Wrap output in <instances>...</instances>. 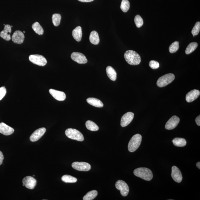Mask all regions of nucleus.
<instances>
[{"instance_id": "nucleus-25", "label": "nucleus", "mask_w": 200, "mask_h": 200, "mask_svg": "<svg viewBox=\"0 0 200 200\" xmlns=\"http://www.w3.org/2000/svg\"><path fill=\"white\" fill-rule=\"evenodd\" d=\"M32 28L36 34L39 35H42L44 33V30L43 27L40 25L39 22H36L33 24Z\"/></svg>"}, {"instance_id": "nucleus-20", "label": "nucleus", "mask_w": 200, "mask_h": 200, "mask_svg": "<svg viewBox=\"0 0 200 200\" xmlns=\"http://www.w3.org/2000/svg\"><path fill=\"white\" fill-rule=\"evenodd\" d=\"M72 34L76 41L77 42H80L81 40L82 36L81 27L78 26L76 27L72 31Z\"/></svg>"}, {"instance_id": "nucleus-4", "label": "nucleus", "mask_w": 200, "mask_h": 200, "mask_svg": "<svg viewBox=\"0 0 200 200\" xmlns=\"http://www.w3.org/2000/svg\"><path fill=\"white\" fill-rule=\"evenodd\" d=\"M175 79V76L172 73H168L159 77L157 82V85L158 87L162 88L165 87L171 83Z\"/></svg>"}, {"instance_id": "nucleus-19", "label": "nucleus", "mask_w": 200, "mask_h": 200, "mask_svg": "<svg viewBox=\"0 0 200 200\" xmlns=\"http://www.w3.org/2000/svg\"><path fill=\"white\" fill-rule=\"evenodd\" d=\"M11 32V25H5L4 30L0 33V37L7 41H9L11 39L10 34Z\"/></svg>"}, {"instance_id": "nucleus-8", "label": "nucleus", "mask_w": 200, "mask_h": 200, "mask_svg": "<svg viewBox=\"0 0 200 200\" xmlns=\"http://www.w3.org/2000/svg\"><path fill=\"white\" fill-rule=\"evenodd\" d=\"M72 166L75 170L79 171H88L91 169V165L85 162H74L72 163Z\"/></svg>"}, {"instance_id": "nucleus-29", "label": "nucleus", "mask_w": 200, "mask_h": 200, "mask_svg": "<svg viewBox=\"0 0 200 200\" xmlns=\"http://www.w3.org/2000/svg\"><path fill=\"white\" fill-rule=\"evenodd\" d=\"M62 180L65 183H74L77 181V179L76 177L69 175H65L63 176L61 178Z\"/></svg>"}, {"instance_id": "nucleus-6", "label": "nucleus", "mask_w": 200, "mask_h": 200, "mask_svg": "<svg viewBox=\"0 0 200 200\" xmlns=\"http://www.w3.org/2000/svg\"><path fill=\"white\" fill-rule=\"evenodd\" d=\"M29 60L32 63L40 66H44L47 63L46 58L41 55H30L29 56Z\"/></svg>"}, {"instance_id": "nucleus-27", "label": "nucleus", "mask_w": 200, "mask_h": 200, "mask_svg": "<svg viewBox=\"0 0 200 200\" xmlns=\"http://www.w3.org/2000/svg\"><path fill=\"white\" fill-rule=\"evenodd\" d=\"M98 193L97 191L93 190L88 192L87 194L84 196V200H92L95 199L97 196Z\"/></svg>"}, {"instance_id": "nucleus-37", "label": "nucleus", "mask_w": 200, "mask_h": 200, "mask_svg": "<svg viewBox=\"0 0 200 200\" xmlns=\"http://www.w3.org/2000/svg\"><path fill=\"white\" fill-rule=\"evenodd\" d=\"M3 159H4V156L3 155L2 152L0 151V165L2 163Z\"/></svg>"}, {"instance_id": "nucleus-10", "label": "nucleus", "mask_w": 200, "mask_h": 200, "mask_svg": "<svg viewBox=\"0 0 200 200\" xmlns=\"http://www.w3.org/2000/svg\"><path fill=\"white\" fill-rule=\"evenodd\" d=\"M134 116V113L131 112H128L123 115L120 121V125L121 127H125L129 125L133 120Z\"/></svg>"}, {"instance_id": "nucleus-11", "label": "nucleus", "mask_w": 200, "mask_h": 200, "mask_svg": "<svg viewBox=\"0 0 200 200\" xmlns=\"http://www.w3.org/2000/svg\"><path fill=\"white\" fill-rule=\"evenodd\" d=\"M71 58L73 61L79 64H85L88 62L85 56L81 53L73 52L71 54Z\"/></svg>"}, {"instance_id": "nucleus-12", "label": "nucleus", "mask_w": 200, "mask_h": 200, "mask_svg": "<svg viewBox=\"0 0 200 200\" xmlns=\"http://www.w3.org/2000/svg\"><path fill=\"white\" fill-rule=\"evenodd\" d=\"M46 131V129L45 127L37 129L30 136V141L32 142H34L39 140L44 135Z\"/></svg>"}, {"instance_id": "nucleus-17", "label": "nucleus", "mask_w": 200, "mask_h": 200, "mask_svg": "<svg viewBox=\"0 0 200 200\" xmlns=\"http://www.w3.org/2000/svg\"><path fill=\"white\" fill-rule=\"evenodd\" d=\"M200 92L199 90L194 89L190 91L186 95V100L188 102H191L199 97Z\"/></svg>"}, {"instance_id": "nucleus-41", "label": "nucleus", "mask_w": 200, "mask_h": 200, "mask_svg": "<svg viewBox=\"0 0 200 200\" xmlns=\"http://www.w3.org/2000/svg\"><path fill=\"white\" fill-rule=\"evenodd\" d=\"M23 33H25V31H24Z\"/></svg>"}, {"instance_id": "nucleus-3", "label": "nucleus", "mask_w": 200, "mask_h": 200, "mask_svg": "<svg viewBox=\"0 0 200 200\" xmlns=\"http://www.w3.org/2000/svg\"><path fill=\"white\" fill-rule=\"evenodd\" d=\"M142 136L139 134L134 135L129 141L128 149L130 152H133L135 151L139 147L142 142Z\"/></svg>"}, {"instance_id": "nucleus-18", "label": "nucleus", "mask_w": 200, "mask_h": 200, "mask_svg": "<svg viewBox=\"0 0 200 200\" xmlns=\"http://www.w3.org/2000/svg\"><path fill=\"white\" fill-rule=\"evenodd\" d=\"M14 132V129L11 127L3 122L0 123V133L5 135L8 136L11 135L13 134Z\"/></svg>"}, {"instance_id": "nucleus-15", "label": "nucleus", "mask_w": 200, "mask_h": 200, "mask_svg": "<svg viewBox=\"0 0 200 200\" xmlns=\"http://www.w3.org/2000/svg\"><path fill=\"white\" fill-rule=\"evenodd\" d=\"M25 36L23 32L20 30H16L14 33L12 37V40L14 43L15 44H20L23 43Z\"/></svg>"}, {"instance_id": "nucleus-26", "label": "nucleus", "mask_w": 200, "mask_h": 200, "mask_svg": "<svg viewBox=\"0 0 200 200\" xmlns=\"http://www.w3.org/2000/svg\"><path fill=\"white\" fill-rule=\"evenodd\" d=\"M86 126L88 130L92 131H96L99 130V128L96 124L91 120H88L86 122Z\"/></svg>"}, {"instance_id": "nucleus-28", "label": "nucleus", "mask_w": 200, "mask_h": 200, "mask_svg": "<svg viewBox=\"0 0 200 200\" xmlns=\"http://www.w3.org/2000/svg\"><path fill=\"white\" fill-rule=\"evenodd\" d=\"M198 44L196 42H192L190 43L186 48L185 53L186 54L188 55L193 52L198 47Z\"/></svg>"}, {"instance_id": "nucleus-35", "label": "nucleus", "mask_w": 200, "mask_h": 200, "mask_svg": "<svg viewBox=\"0 0 200 200\" xmlns=\"http://www.w3.org/2000/svg\"><path fill=\"white\" fill-rule=\"evenodd\" d=\"M149 65L150 67L153 70H156L159 67V64L158 62L153 60L149 62Z\"/></svg>"}, {"instance_id": "nucleus-22", "label": "nucleus", "mask_w": 200, "mask_h": 200, "mask_svg": "<svg viewBox=\"0 0 200 200\" xmlns=\"http://www.w3.org/2000/svg\"><path fill=\"white\" fill-rule=\"evenodd\" d=\"M107 75L111 80L115 81L117 78V73L114 69L111 66H108L106 68Z\"/></svg>"}, {"instance_id": "nucleus-9", "label": "nucleus", "mask_w": 200, "mask_h": 200, "mask_svg": "<svg viewBox=\"0 0 200 200\" xmlns=\"http://www.w3.org/2000/svg\"><path fill=\"white\" fill-rule=\"evenodd\" d=\"M23 185L29 189H33L37 185V180L33 177L27 176L24 177L23 180Z\"/></svg>"}, {"instance_id": "nucleus-2", "label": "nucleus", "mask_w": 200, "mask_h": 200, "mask_svg": "<svg viewBox=\"0 0 200 200\" xmlns=\"http://www.w3.org/2000/svg\"><path fill=\"white\" fill-rule=\"evenodd\" d=\"M134 173L136 176L146 181L151 180L153 177L152 172L151 170L146 168L136 169L134 170Z\"/></svg>"}, {"instance_id": "nucleus-14", "label": "nucleus", "mask_w": 200, "mask_h": 200, "mask_svg": "<svg viewBox=\"0 0 200 200\" xmlns=\"http://www.w3.org/2000/svg\"><path fill=\"white\" fill-rule=\"evenodd\" d=\"M171 176L176 182H181L182 180V173L179 169L176 166H174L172 167Z\"/></svg>"}, {"instance_id": "nucleus-13", "label": "nucleus", "mask_w": 200, "mask_h": 200, "mask_svg": "<svg viewBox=\"0 0 200 200\" xmlns=\"http://www.w3.org/2000/svg\"><path fill=\"white\" fill-rule=\"evenodd\" d=\"M180 119L177 116H172L165 125V129L167 130H172L177 127L178 125Z\"/></svg>"}, {"instance_id": "nucleus-40", "label": "nucleus", "mask_w": 200, "mask_h": 200, "mask_svg": "<svg viewBox=\"0 0 200 200\" xmlns=\"http://www.w3.org/2000/svg\"><path fill=\"white\" fill-rule=\"evenodd\" d=\"M196 166L198 167L199 169H200V162H198L196 163Z\"/></svg>"}, {"instance_id": "nucleus-5", "label": "nucleus", "mask_w": 200, "mask_h": 200, "mask_svg": "<svg viewBox=\"0 0 200 200\" xmlns=\"http://www.w3.org/2000/svg\"><path fill=\"white\" fill-rule=\"evenodd\" d=\"M65 134L69 138L79 141H84L83 135L78 130L75 129L69 128L65 131Z\"/></svg>"}, {"instance_id": "nucleus-23", "label": "nucleus", "mask_w": 200, "mask_h": 200, "mask_svg": "<svg viewBox=\"0 0 200 200\" xmlns=\"http://www.w3.org/2000/svg\"><path fill=\"white\" fill-rule=\"evenodd\" d=\"M89 40L92 44L96 45L99 43V34L96 31H93L91 33L89 36Z\"/></svg>"}, {"instance_id": "nucleus-38", "label": "nucleus", "mask_w": 200, "mask_h": 200, "mask_svg": "<svg viewBox=\"0 0 200 200\" xmlns=\"http://www.w3.org/2000/svg\"><path fill=\"white\" fill-rule=\"evenodd\" d=\"M195 121L196 124L198 126H200V116L199 115V116H198L197 118H196L195 120Z\"/></svg>"}, {"instance_id": "nucleus-30", "label": "nucleus", "mask_w": 200, "mask_h": 200, "mask_svg": "<svg viewBox=\"0 0 200 200\" xmlns=\"http://www.w3.org/2000/svg\"><path fill=\"white\" fill-rule=\"evenodd\" d=\"M61 20V16L59 14L55 13L52 15V22L55 26L58 27L60 25Z\"/></svg>"}, {"instance_id": "nucleus-7", "label": "nucleus", "mask_w": 200, "mask_h": 200, "mask_svg": "<svg viewBox=\"0 0 200 200\" xmlns=\"http://www.w3.org/2000/svg\"><path fill=\"white\" fill-rule=\"evenodd\" d=\"M116 189L120 190V194L122 196L127 195L129 192V188L128 185L125 181L122 180H118L115 184Z\"/></svg>"}, {"instance_id": "nucleus-31", "label": "nucleus", "mask_w": 200, "mask_h": 200, "mask_svg": "<svg viewBox=\"0 0 200 200\" xmlns=\"http://www.w3.org/2000/svg\"><path fill=\"white\" fill-rule=\"evenodd\" d=\"M130 8V3L128 0H122L120 8L124 12H127Z\"/></svg>"}, {"instance_id": "nucleus-32", "label": "nucleus", "mask_w": 200, "mask_h": 200, "mask_svg": "<svg viewBox=\"0 0 200 200\" xmlns=\"http://www.w3.org/2000/svg\"><path fill=\"white\" fill-rule=\"evenodd\" d=\"M179 48V43L178 41H175L170 45L169 50L170 53H174L178 51Z\"/></svg>"}, {"instance_id": "nucleus-24", "label": "nucleus", "mask_w": 200, "mask_h": 200, "mask_svg": "<svg viewBox=\"0 0 200 200\" xmlns=\"http://www.w3.org/2000/svg\"><path fill=\"white\" fill-rule=\"evenodd\" d=\"M172 142L174 145L177 147H184L187 144V141L186 140L182 138H175L172 141Z\"/></svg>"}, {"instance_id": "nucleus-1", "label": "nucleus", "mask_w": 200, "mask_h": 200, "mask_svg": "<svg viewBox=\"0 0 200 200\" xmlns=\"http://www.w3.org/2000/svg\"><path fill=\"white\" fill-rule=\"evenodd\" d=\"M126 61L130 65H139L141 62V58L139 55L132 50H128L124 54Z\"/></svg>"}, {"instance_id": "nucleus-36", "label": "nucleus", "mask_w": 200, "mask_h": 200, "mask_svg": "<svg viewBox=\"0 0 200 200\" xmlns=\"http://www.w3.org/2000/svg\"><path fill=\"white\" fill-rule=\"evenodd\" d=\"M6 93V90L5 87L0 88V100H1L5 95Z\"/></svg>"}, {"instance_id": "nucleus-34", "label": "nucleus", "mask_w": 200, "mask_h": 200, "mask_svg": "<svg viewBox=\"0 0 200 200\" xmlns=\"http://www.w3.org/2000/svg\"><path fill=\"white\" fill-rule=\"evenodd\" d=\"M200 30V23L199 22H196L192 30V34L193 37L198 35L199 34Z\"/></svg>"}, {"instance_id": "nucleus-21", "label": "nucleus", "mask_w": 200, "mask_h": 200, "mask_svg": "<svg viewBox=\"0 0 200 200\" xmlns=\"http://www.w3.org/2000/svg\"><path fill=\"white\" fill-rule=\"evenodd\" d=\"M87 102L90 105L98 108H102L103 106V103L99 99L94 98H88Z\"/></svg>"}, {"instance_id": "nucleus-33", "label": "nucleus", "mask_w": 200, "mask_h": 200, "mask_svg": "<svg viewBox=\"0 0 200 200\" xmlns=\"http://www.w3.org/2000/svg\"><path fill=\"white\" fill-rule=\"evenodd\" d=\"M134 23H135L136 26L138 28H140L144 24L143 19L139 15H137L134 18Z\"/></svg>"}, {"instance_id": "nucleus-16", "label": "nucleus", "mask_w": 200, "mask_h": 200, "mask_svg": "<svg viewBox=\"0 0 200 200\" xmlns=\"http://www.w3.org/2000/svg\"><path fill=\"white\" fill-rule=\"evenodd\" d=\"M50 94L51 95L58 101H63L66 99V96L65 93L62 91H58L56 90L50 89L49 90Z\"/></svg>"}, {"instance_id": "nucleus-39", "label": "nucleus", "mask_w": 200, "mask_h": 200, "mask_svg": "<svg viewBox=\"0 0 200 200\" xmlns=\"http://www.w3.org/2000/svg\"><path fill=\"white\" fill-rule=\"evenodd\" d=\"M78 1L83 2H89L94 1V0H78Z\"/></svg>"}]
</instances>
